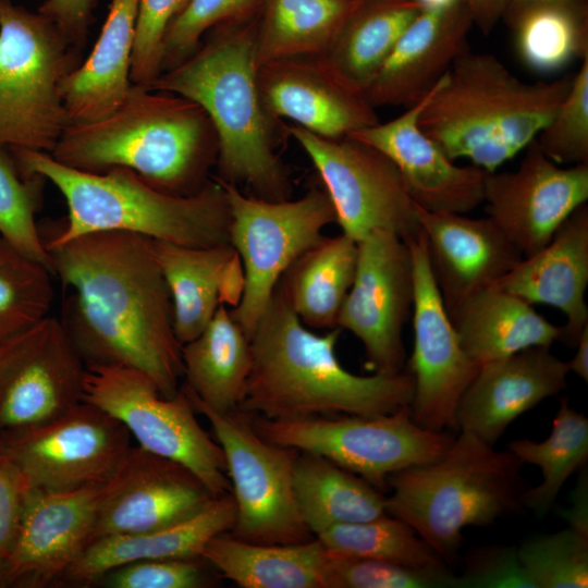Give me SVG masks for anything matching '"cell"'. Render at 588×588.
Instances as JSON below:
<instances>
[{
  "label": "cell",
  "mask_w": 588,
  "mask_h": 588,
  "mask_svg": "<svg viewBox=\"0 0 588 588\" xmlns=\"http://www.w3.org/2000/svg\"><path fill=\"white\" fill-rule=\"evenodd\" d=\"M66 296L60 319L86 366L148 375L166 397L183 378L171 294L152 240L100 231L47 248Z\"/></svg>",
  "instance_id": "1"
},
{
  "label": "cell",
  "mask_w": 588,
  "mask_h": 588,
  "mask_svg": "<svg viewBox=\"0 0 588 588\" xmlns=\"http://www.w3.org/2000/svg\"><path fill=\"white\" fill-rule=\"evenodd\" d=\"M257 32L254 14L212 28L192 56L147 88L204 109L218 138L216 179L258 198L283 200L291 197L292 184L278 148L287 131L259 94Z\"/></svg>",
  "instance_id": "2"
},
{
  "label": "cell",
  "mask_w": 588,
  "mask_h": 588,
  "mask_svg": "<svg viewBox=\"0 0 588 588\" xmlns=\"http://www.w3.org/2000/svg\"><path fill=\"white\" fill-rule=\"evenodd\" d=\"M342 330L304 326L277 289L249 338L252 367L238 408L268 419L380 416L408 407L413 376L355 375L340 363Z\"/></svg>",
  "instance_id": "3"
},
{
  "label": "cell",
  "mask_w": 588,
  "mask_h": 588,
  "mask_svg": "<svg viewBox=\"0 0 588 588\" xmlns=\"http://www.w3.org/2000/svg\"><path fill=\"white\" fill-rule=\"evenodd\" d=\"M50 155L85 172L126 168L162 192L188 196L211 180L218 138L196 102L133 84L113 113L70 125Z\"/></svg>",
  "instance_id": "4"
},
{
  "label": "cell",
  "mask_w": 588,
  "mask_h": 588,
  "mask_svg": "<svg viewBox=\"0 0 588 588\" xmlns=\"http://www.w3.org/2000/svg\"><path fill=\"white\" fill-rule=\"evenodd\" d=\"M9 149L24 176L50 181L66 201L65 224L44 242L46 249L100 231L136 233L193 247L230 244L229 199L216 177L193 195L177 196L126 168L91 173L64 166L48 152Z\"/></svg>",
  "instance_id": "5"
},
{
  "label": "cell",
  "mask_w": 588,
  "mask_h": 588,
  "mask_svg": "<svg viewBox=\"0 0 588 588\" xmlns=\"http://www.w3.org/2000/svg\"><path fill=\"white\" fill-rule=\"evenodd\" d=\"M572 78L525 82L495 56L466 48L433 87L418 125L450 159L493 172L536 139Z\"/></svg>",
  "instance_id": "6"
},
{
  "label": "cell",
  "mask_w": 588,
  "mask_h": 588,
  "mask_svg": "<svg viewBox=\"0 0 588 588\" xmlns=\"http://www.w3.org/2000/svg\"><path fill=\"white\" fill-rule=\"evenodd\" d=\"M522 466L509 450L461 430L438 458L389 476L385 511L446 563L461 548L465 527L492 525L524 506Z\"/></svg>",
  "instance_id": "7"
},
{
  "label": "cell",
  "mask_w": 588,
  "mask_h": 588,
  "mask_svg": "<svg viewBox=\"0 0 588 588\" xmlns=\"http://www.w3.org/2000/svg\"><path fill=\"white\" fill-rule=\"evenodd\" d=\"M81 61L49 19L0 0V146L52 152L71 125L62 85Z\"/></svg>",
  "instance_id": "8"
},
{
  "label": "cell",
  "mask_w": 588,
  "mask_h": 588,
  "mask_svg": "<svg viewBox=\"0 0 588 588\" xmlns=\"http://www.w3.org/2000/svg\"><path fill=\"white\" fill-rule=\"evenodd\" d=\"M218 181L229 199L230 244L243 272L240 297L230 310L249 339L284 271L336 223V215L323 186L297 199L267 200Z\"/></svg>",
  "instance_id": "9"
},
{
  "label": "cell",
  "mask_w": 588,
  "mask_h": 588,
  "mask_svg": "<svg viewBox=\"0 0 588 588\" xmlns=\"http://www.w3.org/2000/svg\"><path fill=\"white\" fill-rule=\"evenodd\" d=\"M252 424L265 440L320 455L379 490L388 485L390 475L438 458L454 439L446 431L416 424L409 406L372 417L277 420L257 416Z\"/></svg>",
  "instance_id": "10"
},
{
  "label": "cell",
  "mask_w": 588,
  "mask_h": 588,
  "mask_svg": "<svg viewBox=\"0 0 588 588\" xmlns=\"http://www.w3.org/2000/svg\"><path fill=\"white\" fill-rule=\"evenodd\" d=\"M84 401L118 418L140 448L185 465L213 497L231 492L222 449L198 422L182 384L174 396L166 397L138 369L87 366Z\"/></svg>",
  "instance_id": "11"
},
{
  "label": "cell",
  "mask_w": 588,
  "mask_h": 588,
  "mask_svg": "<svg viewBox=\"0 0 588 588\" xmlns=\"http://www.w3.org/2000/svg\"><path fill=\"white\" fill-rule=\"evenodd\" d=\"M189 397L196 412L209 421L224 455L236 506L230 535L264 544H293L313 539L315 536L299 514L293 489L298 452L265 440L248 414L240 408L217 412Z\"/></svg>",
  "instance_id": "12"
},
{
  "label": "cell",
  "mask_w": 588,
  "mask_h": 588,
  "mask_svg": "<svg viewBox=\"0 0 588 588\" xmlns=\"http://www.w3.org/2000/svg\"><path fill=\"white\" fill-rule=\"evenodd\" d=\"M286 131L314 163L343 234L357 243L376 230L404 241L419 235L416 203L384 154L354 138H324L298 125Z\"/></svg>",
  "instance_id": "13"
},
{
  "label": "cell",
  "mask_w": 588,
  "mask_h": 588,
  "mask_svg": "<svg viewBox=\"0 0 588 588\" xmlns=\"http://www.w3.org/2000/svg\"><path fill=\"white\" fill-rule=\"evenodd\" d=\"M87 366L60 319L47 316L0 347V451L84 401Z\"/></svg>",
  "instance_id": "14"
},
{
  "label": "cell",
  "mask_w": 588,
  "mask_h": 588,
  "mask_svg": "<svg viewBox=\"0 0 588 588\" xmlns=\"http://www.w3.org/2000/svg\"><path fill=\"white\" fill-rule=\"evenodd\" d=\"M353 284L336 327L363 344L372 373L405 370L403 331L412 318L415 285L411 248L399 235L376 230L358 243Z\"/></svg>",
  "instance_id": "15"
},
{
  "label": "cell",
  "mask_w": 588,
  "mask_h": 588,
  "mask_svg": "<svg viewBox=\"0 0 588 588\" xmlns=\"http://www.w3.org/2000/svg\"><path fill=\"white\" fill-rule=\"evenodd\" d=\"M131 437L118 418L83 401L8 442L0 452L29 488L72 490L108 482L132 446Z\"/></svg>",
  "instance_id": "16"
},
{
  "label": "cell",
  "mask_w": 588,
  "mask_h": 588,
  "mask_svg": "<svg viewBox=\"0 0 588 588\" xmlns=\"http://www.w3.org/2000/svg\"><path fill=\"white\" fill-rule=\"evenodd\" d=\"M406 242L412 253L415 285L411 318L414 344L406 369L414 379L411 415L416 424L429 430L458 429V402L480 366L461 345L433 280L421 232Z\"/></svg>",
  "instance_id": "17"
},
{
  "label": "cell",
  "mask_w": 588,
  "mask_h": 588,
  "mask_svg": "<svg viewBox=\"0 0 588 588\" xmlns=\"http://www.w3.org/2000/svg\"><path fill=\"white\" fill-rule=\"evenodd\" d=\"M588 200V163L561 167L534 139L514 171L487 172L489 217L523 257L543 248L559 226Z\"/></svg>",
  "instance_id": "18"
},
{
  "label": "cell",
  "mask_w": 588,
  "mask_h": 588,
  "mask_svg": "<svg viewBox=\"0 0 588 588\" xmlns=\"http://www.w3.org/2000/svg\"><path fill=\"white\" fill-rule=\"evenodd\" d=\"M212 498L185 465L132 445L102 486L91 541L166 527L195 514Z\"/></svg>",
  "instance_id": "19"
},
{
  "label": "cell",
  "mask_w": 588,
  "mask_h": 588,
  "mask_svg": "<svg viewBox=\"0 0 588 588\" xmlns=\"http://www.w3.org/2000/svg\"><path fill=\"white\" fill-rule=\"evenodd\" d=\"M102 486L29 488L5 560L8 587L41 588L63 577L91 541Z\"/></svg>",
  "instance_id": "20"
},
{
  "label": "cell",
  "mask_w": 588,
  "mask_h": 588,
  "mask_svg": "<svg viewBox=\"0 0 588 588\" xmlns=\"http://www.w3.org/2000/svg\"><path fill=\"white\" fill-rule=\"evenodd\" d=\"M257 83L274 119L291 120L324 138H345L380 122L364 91L338 76L320 56L261 64Z\"/></svg>",
  "instance_id": "21"
},
{
  "label": "cell",
  "mask_w": 588,
  "mask_h": 588,
  "mask_svg": "<svg viewBox=\"0 0 588 588\" xmlns=\"http://www.w3.org/2000/svg\"><path fill=\"white\" fill-rule=\"evenodd\" d=\"M416 213L430 270L450 318L523 258L489 217L429 211L417 205Z\"/></svg>",
  "instance_id": "22"
},
{
  "label": "cell",
  "mask_w": 588,
  "mask_h": 588,
  "mask_svg": "<svg viewBox=\"0 0 588 588\" xmlns=\"http://www.w3.org/2000/svg\"><path fill=\"white\" fill-rule=\"evenodd\" d=\"M432 89L395 119L378 122L347 137L384 154L396 166L411 197L420 208L468 213L482 204L487 171L473 164H456L421 131L418 118Z\"/></svg>",
  "instance_id": "23"
},
{
  "label": "cell",
  "mask_w": 588,
  "mask_h": 588,
  "mask_svg": "<svg viewBox=\"0 0 588 588\" xmlns=\"http://www.w3.org/2000/svg\"><path fill=\"white\" fill-rule=\"evenodd\" d=\"M532 346L480 366L462 395L457 428L494 445L510 424L567 387V362Z\"/></svg>",
  "instance_id": "24"
},
{
  "label": "cell",
  "mask_w": 588,
  "mask_h": 588,
  "mask_svg": "<svg viewBox=\"0 0 588 588\" xmlns=\"http://www.w3.org/2000/svg\"><path fill=\"white\" fill-rule=\"evenodd\" d=\"M471 25L464 2L421 9L365 88L370 105L407 108L420 101L468 48Z\"/></svg>",
  "instance_id": "25"
},
{
  "label": "cell",
  "mask_w": 588,
  "mask_h": 588,
  "mask_svg": "<svg viewBox=\"0 0 588 588\" xmlns=\"http://www.w3.org/2000/svg\"><path fill=\"white\" fill-rule=\"evenodd\" d=\"M494 286L525 302L559 309L565 317L560 341L575 346L588 326V206L577 208L537 253L523 257Z\"/></svg>",
  "instance_id": "26"
},
{
  "label": "cell",
  "mask_w": 588,
  "mask_h": 588,
  "mask_svg": "<svg viewBox=\"0 0 588 588\" xmlns=\"http://www.w3.org/2000/svg\"><path fill=\"white\" fill-rule=\"evenodd\" d=\"M236 506L231 492L212 498L195 514L166 527L137 535L91 541L62 581L91 586L110 569L137 560L200 559L204 547L232 529Z\"/></svg>",
  "instance_id": "27"
},
{
  "label": "cell",
  "mask_w": 588,
  "mask_h": 588,
  "mask_svg": "<svg viewBox=\"0 0 588 588\" xmlns=\"http://www.w3.org/2000/svg\"><path fill=\"white\" fill-rule=\"evenodd\" d=\"M138 0H110L88 57L64 79L62 97L72 124L109 117L125 100L131 81Z\"/></svg>",
  "instance_id": "28"
},
{
  "label": "cell",
  "mask_w": 588,
  "mask_h": 588,
  "mask_svg": "<svg viewBox=\"0 0 588 588\" xmlns=\"http://www.w3.org/2000/svg\"><path fill=\"white\" fill-rule=\"evenodd\" d=\"M152 245L183 345L208 326L224 302H231V272L241 262L231 244L193 247L152 240Z\"/></svg>",
  "instance_id": "29"
},
{
  "label": "cell",
  "mask_w": 588,
  "mask_h": 588,
  "mask_svg": "<svg viewBox=\"0 0 588 588\" xmlns=\"http://www.w3.org/2000/svg\"><path fill=\"white\" fill-rule=\"evenodd\" d=\"M451 320L463 350L479 366L528 347L551 346L563 334L562 326L494 285L469 298Z\"/></svg>",
  "instance_id": "30"
},
{
  "label": "cell",
  "mask_w": 588,
  "mask_h": 588,
  "mask_svg": "<svg viewBox=\"0 0 588 588\" xmlns=\"http://www.w3.org/2000/svg\"><path fill=\"white\" fill-rule=\"evenodd\" d=\"M329 556L316 537L293 544L254 543L226 532L204 547L200 559L242 588H324Z\"/></svg>",
  "instance_id": "31"
},
{
  "label": "cell",
  "mask_w": 588,
  "mask_h": 588,
  "mask_svg": "<svg viewBox=\"0 0 588 588\" xmlns=\"http://www.w3.org/2000/svg\"><path fill=\"white\" fill-rule=\"evenodd\" d=\"M183 387L217 412L238 408L252 367L250 342L221 305L208 326L182 345Z\"/></svg>",
  "instance_id": "32"
},
{
  "label": "cell",
  "mask_w": 588,
  "mask_h": 588,
  "mask_svg": "<svg viewBox=\"0 0 588 588\" xmlns=\"http://www.w3.org/2000/svg\"><path fill=\"white\" fill-rule=\"evenodd\" d=\"M357 242L341 233L322 236L301 254L279 280L285 302L309 329L338 328L342 305L353 284Z\"/></svg>",
  "instance_id": "33"
},
{
  "label": "cell",
  "mask_w": 588,
  "mask_h": 588,
  "mask_svg": "<svg viewBox=\"0 0 588 588\" xmlns=\"http://www.w3.org/2000/svg\"><path fill=\"white\" fill-rule=\"evenodd\" d=\"M293 489L299 514L315 537L336 525L387 514L379 489L320 455L297 454Z\"/></svg>",
  "instance_id": "34"
},
{
  "label": "cell",
  "mask_w": 588,
  "mask_h": 588,
  "mask_svg": "<svg viewBox=\"0 0 588 588\" xmlns=\"http://www.w3.org/2000/svg\"><path fill=\"white\" fill-rule=\"evenodd\" d=\"M362 0H262L257 64L323 56Z\"/></svg>",
  "instance_id": "35"
},
{
  "label": "cell",
  "mask_w": 588,
  "mask_h": 588,
  "mask_svg": "<svg viewBox=\"0 0 588 588\" xmlns=\"http://www.w3.org/2000/svg\"><path fill=\"white\" fill-rule=\"evenodd\" d=\"M421 9L414 0L363 1L320 57L338 76L364 91Z\"/></svg>",
  "instance_id": "36"
},
{
  "label": "cell",
  "mask_w": 588,
  "mask_h": 588,
  "mask_svg": "<svg viewBox=\"0 0 588 588\" xmlns=\"http://www.w3.org/2000/svg\"><path fill=\"white\" fill-rule=\"evenodd\" d=\"M507 450L522 464L541 469L542 481L524 491L523 505L542 516L554 505L566 480L588 460V418L573 408L567 397H562L547 439L514 440Z\"/></svg>",
  "instance_id": "37"
},
{
  "label": "cell",
  "mask_w": 588,
  "mask_h": 588,
  "mask_svg": "<svg viewBox=\"0 0 588 588\" xmlns=\"http://www.w3.org/2000/svg\"><path fill=\"white\" fill-rule=\"evenodd\" d=\"M510 27L519 59L536 72H556L588 54L586 5L532 8Z\"/></svg>",
  "instance_id": "38"
},
{
  "label": "cell",
  "mask_w": 588,
  "mask_h": 588,
  "mask_svg": "<svg viewBox=\"0 0 588 588\" xmlns=\"http://www.w3.org/2000/svg\"><path fill=\"white\" fill-rule=\"evenodd\" d=\"M332 553L378 560L414 569H445V561L403 520L378 518L336 525L316 536Z\"/></svg>",
  "instance_id": "39"
},
{
  "label": "cell",
  "mask_w": 588,
  "mask_h": 588,
  "mask_svg": "<svg viewBox=\"0 0 588 588\" xmlns=\"http://www.w3.org/2000/svg\"><path fill=\"white\" fill-rule=\"evenodd\" d=\"M52 275L0 236V347L49 316Z\"/></svg>",
  "instance_id": "40"
},
{
  "label": "cell",
  "mask_w": 588,
  "mask_h": 588,
  "mask_svg": "<svg viewBox=\"0 0 588 588\" xmlns=\"http://www.w3.org/2000/svg\"><path fill=\"white\" fill-rule=\"evenodd\" d=\"M7 149L0 146V236L51 271L50 255L35 220L45 179L24 176Z\"/></svg>",
  "instance_id": "41"
},
{
  "label": "cell",
  "mask_w": 588,
  "mask_h": 588,
  "mask_svg": "<svg viewBox=\"0 0 588 588\" xmlns=\"http://www.w3.org/2000/svg\"><path fill=\"white\" fill-rule=\"evenodd\" d=\"M519 560L536 588L588 586V536L569 527L538 535L517 548Z\"/></svg>",
  "instance_id": "42"
},
{
  "label": "cell",
  "mask_w": 588,
  "mask_h": 588,
  "mask_svg": "<svg viewBox=\"0 0 588 588\" xmlns=\"http://www.w3.org/2000/svg\"><path fill=\"white\" fill-rule=\"evenodd\" d=\"M328 552L324 588H455L456 575L449 568L414 569Z\"/></svg>",
  "instance_id": "43"
},
{
  "label": "cell",
  "mask_w": 588,
  "mask_h": 588,
  "mask_svg": "<svg viewBox=\"0 0 588 588\" xmlns=\"http://www.w3.org/2000/svg\"><path fill=\"white\" fill-rule=\"evenodd\" d=\"M535 140L556 164L588 163V54L554 115Z\"/></svg>",
  "instance_id": "44"
},
{
  "label": "cell",
  "mask_w": 588,
  "mask_h": 588,
  "mask_svg": "<svg viewBox=\"0 0 588 588\" xmlns=\"http://www.w3.org/2000/svg\"><path fill=\"white\" fill-rule=\"evenodd\" d=\"M261 3L262 0H189L166 32L161 73L192 56L209 30L250 16Z\"/></svg>",
  "instance_id": "45"
},
{
  "label": "cell",
  "mask_w": 588,
  "mask_h": 588,
  "mask_svg": "<svg viewBox=\"0 0 588 588\" xmlns=\"http://www.w3.org/2000/svg\"><path fill=\"white\" fill-rule=\"evenodd\" d=\"M189 0H138L131 81L148 87L160 74L162 42L171 22Z\"/></svg>",
  "instance_id": "46"
},
{
  "label": "cell",
  "mask_w": 588,
  "mask_h": 588,
  "mask_svg": "<svg viewBox=\"0 0 588 588\" xmlns=\"http://www.w3.org/2000/svg\"><path fill=\"white\" fill-rule=\"evenodd\" d=\"M203 559H147L119 565L97 583L109 588H203L211 583Z\"/></svg>",
  "instance_id": "47"
},
{
  "label": "cell",
  "mask_w": 588,
  "mask_h": 588,
  "mask_svg": "<svg viewBox=\"0 0 588 588\" xmlns=\"http://www.w3.org/2000/svg\"><path fill=\"white\" fill-rule=\"evenodd\" d=\"M455 588H536L524 568L516 547L473 548L464 559Z\"/></svg>",
  "instance_id": "48"
},
{
  "label": "cell",
  "mask_w": 588,
  "mask_h": 588,
  "mask_svg": "<svg viewBox=\"0 0 588 588\" xmlns=\"http://www.w3.org/2000/svg\"><path fill=\"white\" fill-rule=\"evenodd\" d=\"M28 490L22 473L0 452V561L12 550Z\"/></svg>",
  "instance_id": "49"
},
{
  "label": "cell",
  "mask_w": 588,
  "mask_h": 588,
  "mask_svg": "<svg viewBox=\"0 0 588 588\" xmlns=\"http://www.w3.org/2000/svg\"><path fill=\"white\" fill-rule=\"evenodd\" d=\"M94 7L95 0H46L38 12L49 19L72 45L82 49Z\"/></svg>",
  "instance_id": "50"
},
{
  "label": "cell",
  "mask_w": 588,
  "mask_h": 588,
  "mask_svg": "<svg viewBox=\"0 0 588 588\" xmlns=\"http://www.w3.org/2000/svg\"><path fill=\"white\" fill-rule=\"evenodd\" d=\"M473 24L485 35L491 33L502 17L505 0H464Z\"/></svg>",
  "instance_id": "51"
},
{
  "label": "cell",
  "mask_w": 588,
  "mask_h": 588,
  "mask_svg": "<svg viewBox=\"0 0 588 588\" xmlns=\"http://www.w3.org/2000/svg\"><path fill=\"white\" fill-rule=\"evenodd\" d=\"M587 499V476L583 473L573 495L572 506L564 511L563 516L569 528L588 536Z\"/></svg>",
  "instance_id": "52"
},
{
  "label": "cell",
  "mask_w": 588,
  "mask_h": 588,
  "mask_svg": "<svg viewBox=\"0 0 588 588\" xmlns=\"http://www.w3.org/2000/svg\"><path fill=\"white\" fill-rule=\"evenodd\" d=\"M585 5L584 0H505L502 17L511 26L514 21L525 11L543 5Z\"/></svg>",
  "instance_id": "53"
},
{
  "label": "cell",
  "mask_w": 588,
  "mask_h": 588,
  "mask_svg": "<svg viewBox=\"0 0 588 588\" xmlns=\"http://www.w3.org/2000/svg\"><path fill=\"white\" fill-rule=\"evenodd\" d=\"M576 352L567 362L569 372L573 371L585 382L588 381V326L581 332L577 343Z\"/></svg>",
  "instance_id": "54"
},
{
  "label": "cell",
  "mask_w": 588,
  "mask_h": 588,
  "mask_svg": "<svg viewBox=\"0 0 588 588\" xmlns=\"http://www.w3.org/2000/svg\"><path fill=\"white\" fill-rule=\"evenodd\" d=\"M416 1L422 9H445L454 7L461 2H464V0H414Z\"/></svg>",
  "instance_id": "55"
},
{
  "label": "cell",
  "mask_w": 588,
  "mask_h": 588,
  "mask_svg": "<svg viewBox=\"0 0 588 588\" xmlns=\"http://www.w3.org/2000/svg\"><path fill=\"white\" fill-rule=\"evenodd\" d=\"M8 587L5 575V561H0V588Z\"/></svg>",
  "instance_id": "56"
},
{
  "label": "cell",
  "mask_w": 588,
  "mask_h": 588,
  "mask_svg": "<svg viewBox=\"0 0 588 588\" xmlns=\"http://www.w3.org/2000/svg\"><path fill=\"white\" fill-rule=\"evenodd\" d=\"M362 1H372V0H362Z\"/></svg>",
  "instance_id": "57"
}]
</instances>
